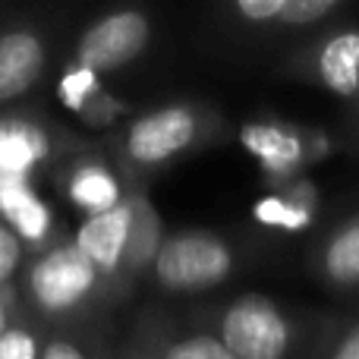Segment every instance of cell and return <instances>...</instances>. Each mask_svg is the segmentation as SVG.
Instances as JSON below:
<instances>
[{"label": "cell", "mask_w": 359, "mask_h": 359, "mask_svg": "<svg viewBox=\"0 0 359 359\" xmlns=\"http://www.w3.org/2000/svg\"><path fill=\"white\" fill-rule=\"evenodd\" d=\"M130 233H133V205L130 198H123L117 208L88 215L76 227L73 246L98 268V274H114L120 268H126Z\"/></svg>", "instance_id": "cell-9"}, {"label": "cell", "mask_w": 359, "mask_h": 359, "mask_svg": "<svg viewBox=\"0 0 359 359\" xmlns=\"http://www.w3.org/2000/svg\"><path fill=\"white\" fill-rule=\"evenodd\" d=\"M98 278V268L73 243H60L35 259L25 274V290L44 316H69L95 293Z\"/></svg>", "instance_id": "cell-6"}, {"label": "cell", "mask_w": 359, "mask_h": 359, "mask_svg": "<svg viewBox=\"0 0 359 359\" xmlns=\"http://www.w3.org/2000/svg\"><path fill=\"white\" fill-rule=\"evenodd\" d=\"M240 145L259 161L268 189H280V186L306 177L312 164L331 155V142L318 130L278 117H259L243 123Z\"/></svg>", "instance_id": "cell-5"}, {"label": "cell", "mask_w": 359, "mask_h": 359, "mask_svg": "<svg viewBox=\"0 0 359 359\" xmlns=\"http://www.w3.org/2000/svg\"><path fill=\"white\" fill-rule=\"evenodd\" d=\"M0 208H4V221L16 230L22 240H41L44 230L50 224V215L29 186L19 180H4L0 183Z\"/></svg>", "instance_id": "cell-13"}, {"label": "cell", "mask_w": 359, "mask_h": 359, "mask_svg": "<svg viewBox=\"0 0 359 359\" xmlns=\"http://www.w3.org/2000/svg\"><path fill=\"white\" fill-rule=\"evenodd\" d=\"M41 359H88L86 350L76 347L73 341H50L48 347L41 350Z\"/></svg>", "instance_id": "cell-21"}, {"label": "cell", "mask_w": 359, "mask_h": 359, "mask_svg": "<svg viewBox=\"0 0 359 359\" xmlns=\"http://www.w3.org/2000/svg\"><path fill=\"white\" fill-rule=\"evenodd\" d=\"M38 155H41V139L32 126L22 123L0 130V170L4 174H22Z\"/></svg>", "instance_id": "cell-15"}, {"label": "cell", "mask_w": 359, "mask_h": 359, "mask_svg": "<svg viewBox=\"0 0 359 359\" xmlns=\"http://www.w3.org/2000/svg\"><path fill=\"white\" fill-rule=\"evenodd\" d=\"M158 359H233L230 350L215 337V331H196V334L174 337L164 344Z\"/></svg>", "instance_id": "cell-17"}, {"label": "cell", "mask_w": 359, "mask_h": 359, "mask_svg": "<svg viewBox=\"0 0 359 359\" xmlns=\"http://www.w3.org/2000/svg\"><path fill=\"white\" fill-rule=\"evenodd\" d=\"M41 344L22 325H10L0 337V359H41Z\"/></svg>", "instance_id": "cell-19"}, {"label": "cell", "mask_w": 359, "mask_h": 359, "mask_svg": "<svg viewBox=\"0 0 359 359\" xmlns=\"http://www.w3.org/2000/svg\"><path fill=\"white\" fill-rule=\"evenodd\" d=\"M240 268V249L215 230H177L168 233L151 262L158 287L168 293H202L227 284Z\"/></svg>", "instance_id": "cell-3"}, {"label": "cell", "mask_w": 359, "mask_h": 359, "mask_svg": "<svg viewBox=\"0 0 359 359\" xmlns=\"http://www.w3.org/2000/svg\"><path fill=\"white\" fill-rule=\"evenodd\" d=\"M322 208H325L322 189H318L309 177H299V180H293V183L262 196L252 208V217L268 230L303 233V230L318 227Z\"/></svg>", "instance_id": "cell-10"}, {"label": "cell", "mask_w": 359, "mask_h": 359, "mask_svg": "<svg viewBox=\"0 0 359 359\" xmlns=\"http://www.w3.org/2000/svg\"><path fill=\"white\" fill-rule=\"evenodd\" d=\"M316 359H359V306L341 316H331Z\"/></svg>", "instance_id": "cell-16"}, {"label": "cell", "mask_w": 359, "mask_h": 359, "mask_svg": "<svg viewBox=\"0 0 359 359\" xmlns=\"http://www.w3.org/2000/svg\"><path fill=\"white\" fill-rule=\"evenodd\" d=\"M221 130L224 120L211 107L180 101L133 120L123 136V155L136 168H164L196 145L215 139Z\"/></svg>", "instance_id": "cell-4"}, {"label": "cell", "mask_w": 359, "mask_h": 359, "mask_svg": "<svg viewBox=\"0 0 359 359\" xmlns=\"http://www.w3.org/2000/svg\"><path fill=\"white\" fill-rule=\"evenodd\" d=\"M133 205V233H130V252H126V268L142 271L145 265H151L164 243V230H161V217H158L155 205L136 192L130 196Z\"/></svg>", "instance_id": "cell-14"}, {"label": "cell", "mask_w": 359, "mask_h": 359, "mask_svg": "<svg viewBox=\"0 0 359 359\" xmlns=\"http://www.w3.org/2000/svg\"><path fill=\"white\" fill-rule=\"evenodd\" d=\"M344 142L347 149L359 155V95L353 104H347V120H344Z\"/></svg>", "instance_id": "cell-20"}, {"label": "cell", "mask_w": 359, "mask_h": 359, "mask_svg": "<svg viewBox=\"0 0 359 359\" xmlns=\"http://www.w3.org/2000/svg\"><path fill=\"white\" fill-rule=\"evenodd\" d=\"M274 73L353 104L359 95V22H334L297 41L278 57Z\"/></svg>", "instance_id": "cell-2"}, {"label": "cell", "mask_w": 359, "mask_h": 359, "mask_svg": "<svg viewBox=\"0 0 359 359\" xmlns=\"http://www.w3.org/2000/svg\"><path fill=\"white\" fill-rule=\"evenodd\" d=\"M10 328V309H6L4 303H0V337H4V331Z\"/></svg>", "instance_id": "cell-22"}, {"label": "cell", "mask_w": 359, "mask_h": 359, "mask_svg": "<svg viewBox=\"0 0 359 359\" xmlns=\"http://www.w3.org/2000/svg\"><path fill=\"white\" fill-rule=\"evenodd\" d=\"M331 316L280 306L262 293H243L215 316V337L233 359H316Z\"/></svg>", "instance_id": "cell-1"}, {"label": "cell", "mask_w": 359, "mask_h": 359, "mask_svg": "<svg viewBox=\"0 0 359 359\" xmlns=\"http://www.w3.org/2000/svg\"><path fill=\"white\" fill-rule=\"evenodd\" d=\"M25 259V240L0 217V287L10 284Z\"/></svg>", "instance_id": "cell-18"}, {"label": "cell", "mask_w": 359, "mask_h": 359, "mask_svg": "<svg viewBox=\"0 0 359 359\" xmlns=\"http://www.w3.org/2000/svg\"><path fill=\"white\" fill-rule=\"evenodd\" d=\"M69 198L79 205L88 215H101V211H111L123 202V189H120L117 177L111 174L101 164H82L69 174V186H67Z\"/></svg>", "instance_id": "cell-12"}, {"label": "cell", "mask_w": 359, "mask_h": 359, "mask_svg": "<svg viewBox=\"0 0 359 359\" xmlns=\"http://www.w3.org/2000/svg\"><path fill=\"white\" fill-rule=\"evenodd\" d=\"M312 280L331 293L356 297L359 293V211L334 221L312 240L306 252Z\"/></svg>", "instance_id": "cell-8"}, {"label": "cell", "mask_w": 359, "mask_h": 359, "mask_svg": "<svg viewBox=\"0 0 359 359\" xmlns=\"http://www.w3.org/2000/svg\"><path fill=\"white\" fill-rule=\"evenodd\" d=\"M48 50L29 29H10L0 35V104L22 98L44 73Z\"/></svg>", "instance_id": "cell-11"}, {"label": "cell", "mask_w": 359, "mask_h": 359, "mask_svg": "<svg viewBox=\"0 0 359 359\" xmlns=\"http://www.w3.org/2000/svg\"><path fill=\"white\" fill-rule=\"evenodd\" d=\"M151 19L142 10H117L95 19L76 44V63L86 73H114L145 54L151 41Z\"/></svg>", "instance_id": "cell-7"}]
</instances>
